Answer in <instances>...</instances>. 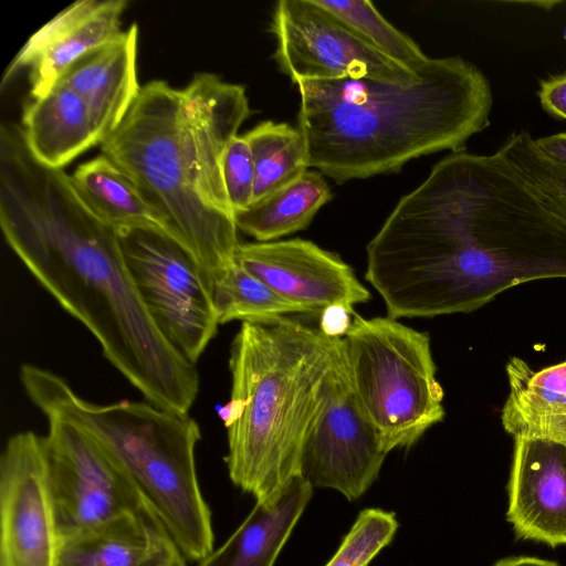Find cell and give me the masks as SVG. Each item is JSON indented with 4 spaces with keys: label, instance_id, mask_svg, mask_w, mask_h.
Here are the masks:
<instances>
[{
    "label": "cell",
    "instance_id": "1",
    "mask_svg": "<svg viewBox=\"0 0 566 566\" xmlns=\"http://www.w3.org/2000/svg\"><path fill=\"white\" fill-rule=\"evenodd\" d=\"M394 319L470 313L526 281L566 277V227L496 154L451 153L366 248Z\"/></svg>",
    "mask_w": 566,
    "mask_h": 566
},
{
    "label": "cell",
    "instance_id": "2",
    "mask_svg": "<svg viewBox=\"0 0 566 566\" xmlns=\"http://www.w3.org/2000/svg\"><path fill=\"white\" fill-rule=\"evenodd\" d=\"M0 226L36 281L98 340L104 356L161 409L188 413L199 377L161 335L126 265L117 231L63 169L41 164L22 128H0Z\"/></svg>",
    "mask_w": 566,
    "mask_h": 566
},
{
    "label": "cell",
    "instance_id": "3",
    "mask_svg": "<svg viewBox=\"0 0 566 566\" xmlns=\"http://www.w3.org/2000/svg\"><path fill=\"white\" fill-rule=\"evenodd\" d=\"M249 115L245 88L216 74L197 73L184 88L154 80L101 144L166 219L208 283L235 261L241 244L222 158Z\"/></svg>",
    "mask_w": 566,
    "mask_h": 566
},
{
    "label": "cell",
    "instance_id": "4",
    "mask_svg": "<svg viewBox=\"0 0 566 566\" xmlns=\"http://www.w3.org/2000/svg\"><path fill=\"white\" fill-rule=\"evenodd\" d=\"M295 84L308 168L337 184L464 150L490 125L493 104L486 76L460 56L430 57L410 84L349 76Z\"/></svg>",
    "mask_w": 566,
    "mask_h": 566
},
{
    "label": "cell",
    "instance_id": "5",
    "mask_svg": "<svg viewBox=\"0 0 566 566\" xmlns=\"http://www.w3.org/2000/svg\"><path fill=\"white\" fill-rule=\"evenodd\" d=\"M229 366L231 395L220 410L229 476L273 503L301 475L305 443L346 374L343 340L287 315L242 322Z\"/></svg>",
    "mask_w": 566,
    "mask_h": 566
},
{
    "label": "cell",
    "instance_id": "6",
    "mask_svg": "<svg viewBox=\"0 0 566 566\" xmlns=\"http://www.w3.org/2000/svg\"><path fill=\"white\" fill-rule=\"evenodd\" d=\"M20 379L45 417L60 416L77 424L120 461L186 560L200 562L213 551L211 511L195 459L201 433L188 413L148 401L94 403L62 377L29 364L21 367Z\"/></svg>",
    "mask_w": 566,
    "mask_h": 566
},
{
    "label": "cell",
    "instance_id": "7",
    "mask_svg": "<svg viewBox=\"0 0 566 566\" xmlns=\"http://www.w3.org/2000/svg\"><path fill=\"white\" fill-rule=\"evenodd\" d=\"M355 400L389 453L412 447L444 418L428 333L356 313L342 338Z\"/></svg>",
    "mask_w": 566,
    "mask_h": 566
},
{
    "label": "cell",
    "instance_id": "8",
    "mask_svg": "<svg viewBox=\"0 0 566 566\" xmlns=\"http://www.w3.org/2000/svg\"><path fill=\"white\" fill-rule=\"evenodd\" d=\"M117 234L133 282L156 327L196 365L219 325L200 265L164 232L135 228Z\"/></svg>",
    "mask_w": 566,
    "mask_h": 566
},
{
    "label": "cell",
    "instance_id": "9",
    "mask_svg": "<svg viewBox=\"0 0 566 566\" xmlns=\"http://www.w3.org/2000/svg\"><path fill=\"white\" fill-rule=\"evenodd\" d=\"M45 473L59 542L148 507L120 461L60 416H48Z\"/></svg>",
    "mask_w": 566,
    "mask_h": 566
},
{
    "label": "cell",
    "instance_id": "10",
    "mask_svg": "<svg viewBox=\"0 0 566 566\" xmlns=\"http://www.w3.org/2000/svg\"><path fill=\"white\" fill-rule=\"evenodd\" d=\"M271 31L274 59L293 83L348 76L402 84L418 80V73L366 44L315 0L276 2Z\"/></svg>",
    "mask_w": 566,
    "mask_h": 566
},
{
    "label": "cell",
    "instance_id": "11",
    "mask_svg": "<svg viewBox=\"0 0 566 566\" xmlns=\"http://www.w3.org/2000/svg\"><path fill=\"white\" fill-rule=\"evenodd\" d=\"M0 566H54L59 547L43 437L12 436L0 457Z\"/></svg>",
    "mask_w": 566,
    "mask_h": 566
},
{
    "label": "cell",
    "instance_id": "12",
    "mask_svg": "<svg viewBox=\"0 0 566 566\" xmlns=\"http://www.w3.org/2000/svg\"><path fill=\"white\" fill-rule=\"evenodd\" d=\"M235 260L305 315L370 300V292L338 255L303 239L241 243Z\"/></svg>",
    "mask_w": 566,
    "mask_h": 566
},
{
    "label": "cell",
    "instance_id": "13",
    "mask_svg": "<svg viewBox=\"0 0 566 566\" xmlns=\"http://www.w3.org/2000/svg\"><path fill=\"white\" fill-rule=\"evenodd\" d=\"M387 454L355 400L346 369L305 443L301 475L313 488L333 489L354 501L378 478Z\"/></svg>",
    "mask_w": 566,
    "mask_h": 566
},
{
    "label": "cell",
    "instance_id": "14",
    "mask_svg": "<svg viewBox=\"0 0 566 566\" xmlns=\"http://www.w3.org/2000/svg\"><path fill=\"white\" fill-rule=\"evenodd\" d=\"M126 6V0L70 4L30 36L7 67L1 88L21 70L29 69L32 98L44 96L74 62L120 33Z\"/></svg>",
    "mask_w": 566,
    "mask_h": 566
},
{
    "label": "cell",
    "instance_id": "15",
    "mask_svg": "<svg viewBox=\"0 0 566 566\" xmlns=\"http://www.w3.org/2000/svg\"><path fill=\"white\" fill-rule=\"evenodd\" d=\"M507 521L517 537L566 544V446L515 439L509 480Z\"/></svg>",
    "mask_w": 566,
    "mask_h": 566
},
{
    "label": "cell",
    "instance_id": "16",
    "mask_svg": "<svg viewBox=\"0 0 566 566\" xmlns=\"http://www.w3.org/2000/svg\"><path fill=\"white\" fill-rule=\"evenodd\" d=\"M136 23L74 62L57 81L73 90L90 111L99 144L122 123L140 87L136 72Z\"/></svg>",
    "mask_w": 566,
    "mask_h": 566
},
{
    "label": "cell",
    "instance_id": "17",
    "mask_svg": "<svg viewBox=\"0 0 566 566\" xmlns=\"http://www.w3.org/2000/svg\"><path fill=\"white\" fill-rule=\"evenodd\" d=\"M180 553L149 509L59 542L54 566H170Z\"/></svg>",
    "mask_w": 566,
    "mask_h": 566
},
{
    "label": "cell",
    "instance_id": "18",
    "mask_svg": "<svg viewBox=\"0 0 566 566\" xmlns=\"http://www.w3.org/2000/svg\"><path fill=\"white\" fill-rule=\"evenodd\" d=\"M510 392L502 410L514 439H544L566 446V361L541 370L513 357L506 365Z\"/></svg>",
    "mask_w": 566,
    "mask_h": 566
},
{
    "label": "cell",
    "instance_id": "19",
    "mask_svg": "<svg viewBox=\"0 0 566 566\" xmlns=\"http://www.w3.org/2000/svg\"><path fill=\"white\" fill-rule=\"evenodd\" d=\"M312 494V484L300 475L275 502L256 501L226 543L198 566H273Z\"/></svg>",
    "mask_w": 566,
    "mask_h": 566
},
{
    "label": "cell",
    "instance_id": "20",
    "mask_svg": "<svg viewBox=\"0 0 566 566\" xmlns=\"http://www.w3.org/2000/svg\"><path fill=\"white\" fill-rule=\"evenodd\" d=\"M22 132L31 154L43 165L62 169L99 144L91 114L70 87L56 83L23 111Z\"/></svg>",
    "mask_w": 566,
    "mask_h": 566
},
{
    "label": "cell",
    "instance_id": "21",
    "mask_svg": "<svg viewBox=\"0 0 566 566\" xmlns=\"http://www.w3.org/2000/svg\"><path fill=\"white\" fill-rule=\"evenodd\" d=\"M71 180L88 209L116 231L146 228L174 239L161 213L103 154L81 164L71 175Z\"/></svg>",
    "mask_w": 566,
    "mask_h": 566
},
{
    "label": "cell",
    "instance_id": "22",
    "mask_svg": "<svg viewBox=\"0 0 566 566\" xmlns=\"http://www.w3.org/2000/svg\"><path fill=\"white\" fill-rule=\"evenodd\" d=\"M331 198L322 174L307 169L292 184L234 212V222L238 230L258 242L275 241L305 229Z\"/></svg>",
    "mask_w": 566,
    "mask_h": 566
},
{
    "label": "cell",
    "instance_id": "23",
    "mask_svg": "<svg viewBox=\"0 0 566 566\" xmlns=\"http://www.w3.org/2000/svg\"><path fill=\"white\" fill-rule=\"evenodd\" d=\"M254 165L252 203L300 178L307 169V149L297 127L265 120L243 135Z\"/></svg>",
    "mask_w": 566,
    "mask_h": 566
},
{
    "label": "cell",
    "instance_id": "24",
    "mask_svg": "<svg viewBox=\"0 0 566 566\" xmlns=\"http://www.w3.org/2000/svg\"><path fill=\"white\" fill-rule=\"evenodd\" d=\"M209 289L219 324L240 319L304 314L285 301L237 260L209 277Z\"/></svg>",
    "mask_w": 566,
    "mask_h": 566
},
{
    "label": "cell",
    "instance_id": "25",
    "mask_svg": "<svg viewBox=\"0 0 566 566\" xmlns=\"http://www.w3.org/2000/svg\"><path fill=\"white\" fill-rule=\"evenodd\" d=\"M495 153L566 227V167L546 157L524 129L512 132Z\"/></svg>",
    "mask_w": 566,
    "mask_h": 566
},
{
    "label": "cell",
    "instance_id": "26",
    "mask_svg": "<svg viewBox=\"0 0 566 566\" xmlns=\"http://www.w3.org/2000/svg\"><path fill=\"white\" fill-rule=\"evenodd\" d=\"M366 44L392 61L418 71L430 59L408 35L389 23L368 0H315Z\"/></svg>",
    "mask_w": 566,
    "mask_h": 566
},
{
    "label": "cell",
    "instance_id": "27",
    "mask_svg": "<svg viewBox=\"0 0 566 566\" xmlns=\"http://www.w3.org/2000/svg\"><path fill=\"white\" fill-rule=\"evenodd\" d=\"M398 521L394 512L363 510L336 553L324 566H368L394 538Z\"/></svg>",
    "mask_w": 566,
    "mask_h": 566
},
{
    "label": "cell",
    "instance_id": "28",
    "mask_svg": "<svg viewBox=\"0 0 566 566\" xmlns=\"http://www.w3.org/2000/svg\"><path fill=\"white\" fill-rule=\"evenodd\" d=\"M222 178L233 213L249 208L254 193V165L243 135H237L227 146L222 158Z\"/></svg>",
    "mask_w": 566,
    "mask_h": 566
},
{
    "label": "cell",
    "instance_id": "29",
    "mask_svg": "<svg viewBox=\"0 0 566 566\" xmlns=\"http://www.w3.org/2000/svg\"><path fill=\"white\" fill-rule=\"evenodd\" d=\"M537 96L547 114L566 120V72L539 80Z\"/></svg>",
    "mask_w": 566,
    "mask_h": 566
},
{
    "label": "cell",
    "instance_id": "30",
    "mask_svg": "<svg viewBox=\"0 0 566 566\" xmlns=\"http://www.w3.org/2000/svg\"><path fill=\"white\" fill-rule=\"evenodd\" d=\"M354 310L340 304L325 307L318 315V329L329 338H343L352 327Z\"/></svg>",
    "mask_w": 566,
    "mask_h": 566
},
{
    "label": "cell",
    "instance_id": "31",
    "mask_svg": "<svg viewBox=\"0 0 566 566\" xmlns=\"http://www.w3.org/2000/svg\"><path fill=\"white\" fill-rule=\"evenodd\" d=\"M535 144L546 157L566 167V133L537 138Z\"/></svg>",
    "mask_w": 566,
    "mask_h": 566
},
{
    "label": "cell",
    "instance_id": "32",
    "mask_svg": "<svg viewBox=\"0 0 566 566\" xmlns=\"http://www.w3.org/2000/svg\"><path fill=\"white\" fill-rule=\"evenodd\" d=\"M492 566H562L559 563L551 559L535 556H509L495 562Z\"/></svg>",
    "mask_w": 566,
    "mask_h": 566
},
{
    "label": "cell",
    "instance_id": "33",
    "mask_svg": "<svg viewBox=\"0 0 566 566\" xmlns=\"http://www.w3.org/2000/svg\"><path fill=\"white\" fill-rule=\"evenodd\" d=\"M170 566H187L186 559L180 555Z\"/></svg>",
    "mask_w": 566,
    "mask_h": 566
}]
</instances>
